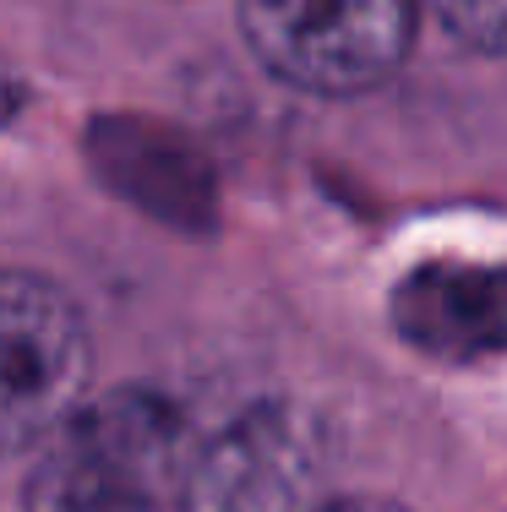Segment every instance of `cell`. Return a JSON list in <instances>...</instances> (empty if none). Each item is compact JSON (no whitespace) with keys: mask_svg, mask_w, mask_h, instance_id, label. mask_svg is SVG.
Masks as SVG:
<instances>
[{"mask_svg":"<svg viewBox=\"0 0 507 512\" xmlns=\"http://www.w3.org/2000/svg\"><path fill=\"white\" fill-rule=\"evenodd\" d=\"M328 512H415V507L388 502V496H333Z\"/></svg>","mask_w":507,"mask_h":512,"instance_id":"obj_7","label":"cell"},{"mask_svg":"<svg viewBox=\"0 0 507 512\" xmlns=\"http://www.w3.org/2000/svg\"><path fill=\"white\" fill-rule=\"evenodd\" d=\"M93 393V327L71 289L0 267V463L33 458Z\"/></svg>","mask_w":507,"mask_h":512,"instance_id":"obj_3","label":"cell"},{"mask_svg":"<svg viewBox=\"0 0 507 512\" xmlns=\"http://www.w3.org/2000/svg\"><path fill=\"white\" fill-rule=\"evenodd\" d=\"M202 436L159 387L93 393L28 458L22 512H180Z\"/></svg>","mask_w":507,"mask_h":512,"instance_id":"obj_1","label":"cell"},{"mask_svg":"<svg viewBox=\"0 0 507 512\" xmlns=\"http://www.w3.org/2000/svg\"><path fill=\"white\" fill-rule=\"evenodd\" d=\"M420 6L464 50L507 60V0H420Z\"/></svg>","mask_w":507,"mask_h":512,"instance_id":"obj_5","label":"cell"},{"mask_svg":"<svg viewBox=\"0 0 507 512\" xmlns=\"http://www.w3.org/2000/svg\"><path fill=\"white\" fill-rule=\"evenodd\" d=\"M333 442L295 398H257L202 436L180 512H328Z\"/></svg>","mask_w":507,"mask_h":512,"instance_id":"obj_4","label":"cell"},{"mask_svg":"<svg viewBox=\"0 0 507 512\" xmlns=\"http://www.w3.org/2000/svg\"><path fill=\"white\" fill-rule=\"evenodd\" d=\"M22 109H28V82H22V71L11 66L6 55H0V131L17 126Z\"/></svg>","mask_w":507,"mask_h":512,"instance_id":"obj_6","label":"cell"},{"mask_svg":"<svg viewBox=\"0 0 507 512\" xmlns=\"http://www.w3.org/2000/svg\"><path fill=\"white\" fill-rule=\"evenodd\" d=\"M240 39L306 99H366L415 50L420 0H235Z\"/></svg>","mask_w":507,"mask_h":512,"instance_id":"obj_2","label":"cell"}]
</instances>
